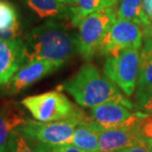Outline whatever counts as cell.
<instances>
[{
  "mask_svg": "<svg viewBox=\"0 0 152 152\" xmlns=\"http://www.w3.org/2000/svg\"><path fill=\"white\" fill-rule=\"evenodd\" d=\"M0 152H9L7 144H4V145H2V146H0Z\"/></svg>",
  "mask_w": 152,
  "mask_h": 152,
  "instance_id": "cell-27",
  "label": "cell"
},
{
  "mask_svg": "<svg viewBox=\"0 0 152 152\" xmlns=\"http://www.w3.org/2000/svg\"><path fill=\"white\" fill-rule=\"evenodd\" d=\"M151 115H152V114H151Z\"/></svg>",
  "mask_w": 152,
  "mask_h": 152,
  "instance_id": "cell-30",
  "label": "cell"
},
{
  "mask_svg": "<svg viewBox=\"0 0 152 152\" xmlns=\"http://www.w3.org/2000/svg\"><path fill=\"white\" fill-rule=\"evenodd\" d=\"M72 144L86 152H101L99 145V134L83 122H80L77 125Z\"/></svg>",
  "mask_w": 152,
  "mask_h": 152,
  "instance_id": "cell-16",
  "label": "cell"
},
{
  "mask_svg": "<svg viewBox=\"0 0 152 152\" xmlns=\"http://www.w3.org/2000/svg\"><path fill=\"white\" fill-rule=\"evenodd\" d=\"M152 88V39H146L140 54L137 89Z\"/></svg>",
  "mask_w": 152,
  "mask_h": 152,
  "instance_id": "cell-18",
  "label": "cell"
},
{
  "mask_svg": "<svg viewBox=\"0 0 152 152\" xmlns=\"http://www.w3.org/2000/svg\"><path fill=\"white\" fill-rule=\"evenodd\" d=\"M24 40L0 38V86H6L24 64Z\"/></svg>",
  "mask_w": 152,
  "mask_h": 152,
  "instance_id": "cell-11",
  "label": "cell"
},
{
  "mask_svg": "<svg viewBox=\"0 0 152 152\" xmlns=\"http://www.w3.org/2000/svg\"><path fill=\"white\" fill-rule=\"evenodd\" d=\"M144 37L146 39H152V24L144 28Z\"/></svg>",
  "mask_w": 152,
  "mask_h": 152,
  "instance_id": "cell-24",
  "label": "cell"
},
{
  "mask_svg": "<svg viewBox=\"0 0 152 152\" xmlns=\"http://www.w3.org/2000/svg\"><path fill=\"white\" fill-rule=\"evenodd\" d=\"M118 152H150V150L146 144V140L143 138H138L131 146L119 150Z\"/></svg>",
  "mask_w": 152,
  "mask_h": 152,
  "instance_id": "cell-22",
  "label": "cell"
},
{
  "mask_svg": "<svg viewBox=\"0 0 152 152\" xmlns=\"http://www.w3.org/2000/svg\"><path fill=\"white\" fill-rule=\"evenodd\" d=\"M21 104L31 113L34 120L40 122L62 121L77 117L83 112L60 90L28 96L22 100Z\"/></svg>",
  "mask_w": 152,
  "mask_h": 152,
  "instance_id": "cell-4",
  "label": "cell"
},
{
  "mask_svg": "<svg viewBox=\"0 0 152 152\" xmlns=\"http://www.w3.org/2000/svg\"><path fill=\"white\" fill-rule=\"evenodd\" d=\"M140 49L127 48L118 55L107 57L103 71L127 96L134 93L140 71Z\"/></svg>",
  "mask_w": 152,
  "mask_h": 152,
  "instance_id": "cell-6",
  "label": "cell"
},
{
  "mask_svg": "<svg viewBox=\"0 0 152 152\" xmlns=\"http://www.w3.org/2000/svg\"><path fill=\"white\" fill-rule=\"evenodd\" d=\"M115 152H118V151H115Z\"/></svg>",
  "mask_w": 152,
  "mask_h": 152,
  "instance_id": "cell-29",
  "label": "cell"
},
{
  "mask_svg": "<svg viewBox=\"0 0 152 152\" xmlns=\"http://www.w3.org/2000/svg\"><path fill=\"white\" fill-rule=\"evenodd\" d=\"M146 114L137 111L131 118L119 127L99 132V145L101 152H115L131 146L138 138H142L138 131V122Z\"/></svg>",
  "mask_w": 152,
  "mask_h": 152,
  "instance_id": "cell-8",
  "label": "cell"
},
{
  "mask_svg": "<svg viewBox=\"0 0 152 152\" xmlns=\"http://www.w3.org/2000/svg\"><path fill=\"white\" fill-rule=\"evenodd\" d=\"M59 89L72 95L82 107L92 108L109 101H117L134 108L106 74L91 63L83 65L77 74L61 83Z\"/></svg>",
  "mask_w": 152,
  "mask_h": 152,
  "instance_id": "cell-2",
  "label": "cell"
},
{
  "mask_svg": "<svg viewBox=\"0 0 152 152\" xmlns=\"http://www.w3.org/2000/svg\"><path fill=\"white\" fill-rule=\"evenodd\" d=\"M142 6H143V11L145 16L147 17L148 21L152 24V0H143L142 1Z\"/></svg>",
  "mask_w": 152,
  "mask_h": 152,
  "instance_id": "cell-23",
  "label": "cell"
},
{
  "mask_svg": "<svg viewBox=\"0 0 152 152\" xmlns=\"http://www.w3.org/2000/svg\"><path fill=\"white\" fill-rule=\"evenodd\" d=\"M33 144L38 152H86L74 144H48L39 142H34Z\"/></svg>",
  "mask_w": 152,
  "mask_h": 152,
  "instance_id": "cell-21",
  "label": "cell"
},
{
  "mask_svg": "<svg viewBox=\"0 0 152 152\" xmlns=\"http://www.w3.org/2000/svg\"><path fill=\"white\" fill-rule=\"evenodd\" d=\"M143 0H121L117 11L118 18L131 21L141 28H146L150 25L147 17L144 14Z\"/></svg>",
  "mask_w": 152,
  "mask_h": 152,
  "instance_id": "cell-17",
  "label": "cell"
},
{
  "mask_svg": "<svg viewBox=\"0 0 152 152\" xmlns=\"http://www.w3.org/2000/svg\"><path fill=\"white\" fill-rule=\"evenodd\" d=\"M77 52V34L65 24L54 20L45 22L31 31L24 40V63L45 59L64 65Z\"/></svg>",
  "mask_w": 152,
  "mask_h": 152,
  "instance_id": "cell-1",
  "label": "cell"
},
{
  "mask_svg": "<svg viewBox=\"0 0 152 152\" xmlns=\"http://www.w3.org/2000/svg\"><path fill=\"white\" fill-rule=\"evenodd\" d=\"M62 65L45 59H34L24 63L9 83L4 86L8 94H17L47 75L54 73Z\"/></svg>",
  "mask_w": 152,
  "mask_h": 152,
  "instance_id": "cell-9",
  "label": "cell"
},
{
  "mask_svg": "<svg viewBox=\"0 0 152 152\" xmlns=\"http://www.w3.org/2000/svg\"><path fill=\"white\" fill-rule=\"evenodd\" d=\"M106 2H107V5L109 7H112V6L116 5V3L118 2V0H106Z\"/></svg>",
  "mask_w": 152,
  "mask_h": 152,
  "instance_id": "cell-25",
  "label": "cell"
},
{
  "mask_svg": "<svg viewBox=\"0 0 152 152\" xmlns=\"http://www.w3.org/2000/svg\"><path fill=\"white\" fill-rule=\"evenodd\" d=\"M132 110L124 103L109 101L90 108V117L87 116L83 123L99 134L105 130L123 125L134 115Z\"/></svg>",
  "mask_w": 152,
  "mask_h": 152,
  "instance_id": "cell-10",
  "label": "cell"
},
{
  "mask_svg": "<svg viewBox=\"0 0 152 152\" xmlns=\"http://www.w3.org/2000/svg\"><path fill=\"white\" fill-rule=\"evenodd\" d=\"M141 27L131 21L116 19L103 38L99 47V53L110 57L118 55L127 48L140 49L142 44L143 31Z\"/></svg>",
  "mask_w": 152,
  "mask_h": 152,
  "instance_id": "cell-7",
  "label": "cell"
},
{
  "mask_svg": "<svg viewBox=\"0 0 152 152\" xmlns=\"http://www.w3.org/2000/svg\"><path fill=\"white\" fill-rule=\"evenodd\" d=\"M23 33L20 14L14 3L0 0V38L16 39Z\"/></svg>",
  "mask_w": 152,
  "mask_h": 152,
  "instance_id": "cell-13",
  "label": "cell"
},
{
  "mask_svg": "<svg viewBox=\"0 0 152 152\" xmlns=\"http://www.w3.org/2000/svg\"><path fill=\"white\" fill-rule=\"evenodd\" d=\"M9 152H38L31 142L20 132L14 131L7 141Z\"/></svg>",
  "mask_w": 152,
  "mask_h": 152,
  "instance_id": "cell-19",
  "label": "cell"
},
{
  "mask_svg": "<svg viewBox=\"0 0 152 152\" xmlns=\"http://www.w3.org/2000/svg\"><path fill=\"white\" fill-rule=\"evenodd\" d=\"M103 7H109L106 0H75L68 5V19L73 27H79L86 17Z\"/></svg>",
  "mask_w": 152,
  "mask_h": 152,
  "instance_id": "cell-15",
  "label": "cell"
},
{
  "mask_svg": "<svg viewBox=\"0 0 152 152\" xmlns=\"http://www.w3.org/2000/svg\"><path fill=\"white\" fill-rule=\"evenodd\" d=\"M146 140V144L148 148H149L150 152H152V138H149V140Z\"/></svg>",
  "mask_w": 152,
  "mask_h": 152,
  "instance_id": "cell-26",
  "label": "cell"
},
{
  "mask_svg": "<svg viewBox=\"0 0 152 152\" xmlns=\"http://www.w3.org/2000/svg\"><path fill=\"white\" fill-rule=\"evenodd\" d=\"M24 111L16 102H5L0 106V146L7 144L10 134L27 121Z\"/></svg>",
  "mask_w": 152,
  "mask_h": 152,
  "instance_id": "cell-12",
  "label": "cell"
},
{
  "mask_svg": "<svg viewBox=\"0 0 152 152\" xmlns=\"http://www.w3.org/2000/svg\"><path fill=\"white\" fill-rule=\"evenodd\" d=\"M59 1L64 3V4H66V5H70V4H72V3L75 2V0H59Z\"/></svg>",
  "mask_w": 152,
  "mask_h": 152,
  "instance_id": "cell-28",
  "label": "cell"
},
{
  "mask_svg": "<svg viewBox=\"0 0 152 152\" xmlns=\"http://www.w3.org/2000/svg\"><path fill=\"white\" fill-rule=\"evenodd\" d=\"M40 19L68 18V5L59 0H22Z\"/></svg>",
  "mask_w": 152,
  "mask_h": 152,
  "instance_id": "cell-14",
  "label": "cell"
},
{
  "mask_svg": "<svg viewBox=\"0 0 152 152\" xmlns=\"http://www.w3.org/2000/svg\"><path fill=\"white\" fill-rule=\"evenodd\" d=\"M135 107L144 113L152 114V88L146 90H137Z\"/></svg>",
  "mask_w": 152,
  "mask_h": 152,
  "instance_id": "cell-20",
  "label": "cell"
},
{
  "mask_svg": "<svg viewBox=\"0 0 152 152\" xmlns=\"http://www.w3.org/2000/svg\"><path fill=\"white\" fill-rule=\"evenodd\" d=\"M114 6L103 7L89 14L80 22L77 33V52L89 61L99 51L103 38L116 21Z\"/></svg>",
  "mask_w": 152,
  "mask_h": 152,
  "instance_id": "cell-5",
  "label": "cell"
},
{
  "mask_svg": "<svg viewBox=\"0 0 152 152\" xmlns=\"http://www.w3.org/2000/svg\"><path fill=\"white\" fill-rule=\"evenodd\" d=\"M87 115L82 112L77 117L62 121L40 122L28 119L24 124L16 129L31 142L48 144H72L77 125L85 121Z\"/></svg>",
  "mask_w": 152,
  "mask_h": 152,
  "instance_id": "cell-3",
  "label": "cell"
}]
</instances>
